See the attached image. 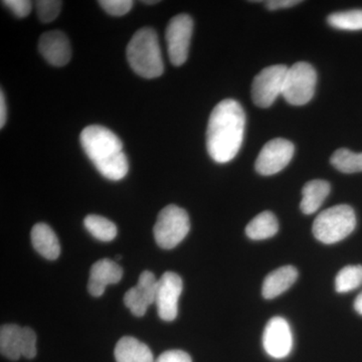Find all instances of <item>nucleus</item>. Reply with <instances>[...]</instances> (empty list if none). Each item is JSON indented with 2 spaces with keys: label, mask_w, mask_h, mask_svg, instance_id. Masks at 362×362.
<instances>
[{
  "label": "nucleus",
  "mask_w": 362,
  "mask_h": 362,
  "mask_svg": "<svg viewBox=\"0 0 362 362\" xmlns=\"http://www.w3.org/2000/svg\"><path fill=\"white\" fill-rule=\"evenodd\" d=\"M182 289V280L173 272H166L158 279L156 305L162 320L173 321L177 317L178 300Z\"/></svg>",
  "instance_id": "nucleus-11"
},
{
  "label": "nucleus",
  "mask_w": 362,
  "mask_h": 362,
  "mask_svg": "<svg viewBox=\"0 0 362 362\" xmlns=\"http://www.w3.org/2000/svg\"><path fill=\"white\" fill-rule=\"evenodd\" d=\"M328 23L340 30H362V9L339 11L330 14Z\"/></svg>",
  "instance_id": "nucleus-24"
},
{
  "label": "nucleus",
  "mask_w": 362,
  "mask_h": 362,
  "mask_svg": "<svg viewBox=\"0 0 362 362\" xmlns=\"http://www.w3.org/2000/svg\"><path fill=\"white\" fill-rule=\"evenodd\" d=\"M294 152V145L289 140L283 138L270 140L259 152L255 168L259 175H276L290 163Z\"/></svg>",
  "instance_id": "nucleus-10"
},
{
  "label": "nucleus",
  "mask_w": 362,
  "mask_h": 362,
  "mask_svg": "<svg viewBox=\"0 0 362 362\" xmlns=\"http://www.w3.org/2000/svg\"><path fill=\"white\" fill-rule=\"evenodd\" d=\"M299 4H301V1H297V0H270L265 2V6L270 11H277V9L295 6Z\"/></svg>",
  "instance_id": "nucleus-29"
},
{
  "label": "nucleus",
  "mask_w": 362,
  "mask_h": 362,
  "mask_svg": "<svg viewBox=\"0 0 362 362\" xmlns=\"http://www.w3.org/2000/svg\"><path fill=\"white\" fill-rule=\"evenodd\" d=\"M0 351L11 361L21 356L32 359L37 356V335L30 327L6 324L0 329Z\"/></svg>",
  "instance_id": "nucleus-7"
},
{
  "label": "nucleus",
  "mask_w": 362,
  "mask_h": 362,
  "mask_svg": "<svg viewBox=\"0 0 362 362\" xmlns=\"http://www.w3.org/2000/svg\"><path fill=\"white\" fill-rule=\"evenodd\" d=\"M7 108L4 90L0 92V128H4L6 123Z\"/></svg>",
  "instance_id": "nucleus-30"
},
{
  "label": "nucleus",
  "mask_w": 362,
  "mask_h": 362,
  "mask_svg": "<svg viewBox=\"0 0 362 362\" xmlns=\"http://www.w3.org/2000/svg\"><path fill=\"white\" fill-rule=\"evenodd\" d=\"M154 362H192V357L182 350H168L163 352Z\"/></svg>",
  "instance_id": "nucleus-28"
},
{
  "label": "nucleus",
  "mask_w": 362,
  "mask_h": 362,
  "mask_svg": "<svg viewBox=\"0 0 362 362\" xmlns=\"http://www.w3.org/2000/svg\"><path fill=\"white\" fill-rule=\"evenodd\" d=\"M4 4L18 18H26L30 13L33 8L32 1L28 0H6L2 1Z\"/></svg>",
  "instance_id": "nucleus-27"
},
{
  "label": "nucleus",
  "mask_w": 362,
  "mask_h": 362,
  "mask_svg": "<svg viewBox=\"0 0 362 362\" xmlns=\"http://www.w3.org/2000/svg\"><path fill=\"white\" fill-rule=\"evenodd\" d=\"M159 1H156V0H154V1H142V4H158Z\"/></svg>",
  "instance_id": "nucleus-32"
},
{
  "label": "nucleus",
  "mask_w": 362,
  "mask_h": 362,
  "mask_svg": "<svg viewBox=\"0 0 362 362\" xmlns=\"http://www.w3.org/2000/svg\"><path fill=\"white\" fill-rule=\"evenodd\" d=\"M128 63L140 77L156 78L164 71L158 35L152 28H143L135 33L126 49Z\"/></svg>",
  "instance_id": "nucleus-3"
},
{
  "label": "nucleus",
  "mask_w": 362,
  "mask_h": 362,
  "mask_svg": "<svg viewBox=\"0 0 362 362\" xmlns=\"http://www.w3.org/2000/svg\"><path fill=\"white\" fill-rule=\"evenodd\" d=\"M33 246L44 258L54 261L61 254V246L56 233L47 223H40L33 226L32 233Z\"/></svg>",
  "instance_id": "nucleus-17"
},
{
  "label": "nucleus",
  "mask_w": 362,
  "mask_h": 362,
  "mask_svg": "<svg viewBox=\"0 0 362 362\" xmlns=\"http://www.w3.org/2000/svg\"><path fill=\"white\" fill-rule=\"evenodd\" d=\"M246 114L235 100L226 99L214 107L206 130V148L218 163H228L239 153L244 141Z\"/></svg>",
  "instance_id": "nucleus-1"
},
{
  "label": "nucleus",
  "mask_w": 362,
  "mask_h": 362,
  "mask_svg": "<svg viewBox=\"0 0 362 362\" xmlns=\"http://www.w3.org/2000/svg\"><path fill=\"white\" fill-rule=\"evenodd\" d=\"M288 69L285 65L267 66L255 77L252 99L257 106L268 108L282 95Z\"/></svg>",
  "instance_id": "nucleus-8"
},
{
  "label": "nucleus",
  "mask_w": 362,
  "mask_h": 362,
  "mask_svg": "<svg viewBox=\"0 0 362 362\" xmlns=\"http://www.w3.org/2000/svg\"><path fill=\"white\" fill-rule=\"evenodd\" d=\"M99 4L110 16H123L129 13L134 2L131 0H102Z\"/></svg>",
  "instance_id": "nucleus-26"
},
{
  "label": "nucleus",
  "mask_w": 362,
  "mask_h": 362,
  "mask_svg": "<svg viewBox=\"0 0 362 362\" xmlns=\"http://www.w3.org/2000/svg\"><path fill=\"white\" fill-rule=\"evenodd\" d=\"M39 51L52 66H64L71 61L70 40L61 30L42 33L39 40Z\"/></svg>",
  "instance_id": "nucleus-14"
},
{
  "label": "nucleus",
  "mask_w": 362,
  "mask_h": 362,
  "mask_svg": "<svg viewBox=\"0 0 362 362\" xmlns=\"http://www.w3.org/2000/svg\"><path fill=\"white\" fill-rule=\"evenodd\" d=\"M189 230V216L187 211L175 204H169L157 216L153 233L159 247L170 250L185 239Z\"/></svg>",
  "instance_id": "nucleus-5"
},
{
  "label": "nucleus",
  "mask_w": 362,
  "mask_h": 362,
  "mask_svg": "<svg viewBox=\"0 0 362 362\" xmlns=\"http://www.w3.org/2000/svg\"><path fill=\"white\" fill-rule=\"evenodd\" d=\"M356 216L347 204L329 207L317 216L314 221L313 235L319 242L332 245L349 237L356 230Z\"/></svg>",
  "instance_id": "nucleus-4"
},
{
  "label": "nucleus",
  "mask_w": 362,
  "mask_h": 362,
  "mask_svg": "<svg viewBox=\"0 0 362 362\" xmlns=\"http://www.w3.org/2000/svg\"><path fill=\"white\" fill-rule=\"evenodd\" d=\"M298 278L295 267L284 266L272 272L267 276L262 288V294L265 299H274L290 289Z\"/></svg>",
  "instance_id": "nucleus-16"
},
{
  "label": "nucleus",
  "mask_w": 362,
  "mask_h": 362,
  "mask_svg": "<svg viewBox=\"0 0 362 362\" xmlns=\"http://www.w3.org/2000/svg\"><path fill=\"white\" fill-rule=\"evenodd\" d=\"M362 285V266H346L335 278V289L338 293H349Z\"/></svg>",
  "instance_id": "nucleus-23"
},
{
  "label": "nucleus",
  "mask_w": 362,
  "mask_h": 362,
  "mask_svg": "<svg viewBox=\"0 0 362 362\" xmlns=\"http://www.w3.org/2000/svg\"><path fill=\"white\" fill-rule=\"evenodd\" d=\"M117 362H154L153 354L145 343L134 337L121 338L115 347Z\"/></svg>",
  "instance_id": "nucleus-18"
},
{
  "label": "nucleus",
  "mask_w": 362,
  "mask_h": 362,
  "mask_svg": "<svg viewBox=\"0 0 362 362\" xmlns=\"http://www.w3.org/2000/svg\"><path fill=\"white\" fill-rule=\"evenodd\" d=\"M263 346L268 356L283 359L291 354L293 334L290 324L283 317H273L267 323L263 334Z\"/></svg>",
  "instance_id": "nucleus-12"
},
{
  "label": "nucleus",
  "mask_w": 362,
  "mask_h": 362,
  "mask_svg": "<svg viewBox=\"0 0 362 362\" xmlns=\"http://www.w3.org/2000/svg\"><path fill=\"white\" fill-rule=\"evenodd\" d=\"M354 309L359 315H362V292L359 293L358 296L356 297V301H354Z\"/></svg>",
  "instance_id": "nucleus-31"
},
{
  "label": "nucleus",
  "mask_w": 362,
  "mask_h": 362,
  "mask_svg": "<svg viewBox=\"0 0 362 362\" xmlns=\"http://www.w3.org/2000/svg\"><path fill=\"white\" fill-rule=\"evenodd\" d=\"M279 230V223L275 214L271 211H263L250 221L246 228V235L251 240L270 239Z\"/></svg>",
  "instance_id": "nucleus-20"
},
{
  "label": "nucleus",
  "mask_w": 362,
  "mask_h": 362,
  "mask_svg": "<svg viewBox=\"0 0 362 362\" xmlns=\"http://www.w3.org/2000/svg\"><path fill=\"white\" fill-rule=\"evenodd\" d=\"M194 32V21L188 14H178L169 21L165 37L169 59L176 66L187 62L190 40Z\"/></svg>",
  "instance_id": "nucleus-9"
},
{
  "label": "nucleus",
  "mask_w": 362,
  "mask_h": 362,
  "mask_svg": "<svg viewBox=\"0 0 362 362\" xmlns=\"http://www.w3.org/2000/svg\"><path fill=\"white\" fill-rule=\"evenodd\" d=\"M63 2L57 0H40L37 1V16L42 23H49L56 20L61 13Z\"/></svg>",
  "instance_id": "nucleus-25"
},
{
  "label": "nucleus",
  "mask_w": 362,
  "mask_h": 362,
  "mask_svg": "<svg viewBox=\"0 0 362 362\" xmlns=\"http://www.w3.org/2000/svg\"><path fill=\"white\" fill-rule=\"evenodd\" d=\"M157 283L158 279L152 272L144 271L140 275L137 285L126 292L124 303L133 315L144 316L150 305L156 303Z\"/></svg>",
  "instance_id": "nucleus-13"
},
{
  "label": "nucleus",
  "mask_w": 362,
  "mask_h": 362,
  "mask_svg": "<svg viewBox=\"0 0 362 362\" xmlns=\"http://www.w3.org/2000/svg\"><path fill=\"white\" fill-rule=\"evenodd\" d=\"M81 144L97 170L107 180H123L129 170L120 138L108 128L90 125L82 131Z\"/></svg>",
  "instance_id": "nucleus-2"
},
{
  "label": "nucleus",
  "mask_w": 362,
  "mask_h": 362,
  "mask_svg": "<svg viewBox=\"0 0 362 362\" xmlns=\"http://www.w3.org/2000/svg\"><path fill=\"white\" fill-rule=\"evenodd\" d=\"M85 228L88 232L96 238L97 240L102 242H111L115 239L117 233V226L113 221H109L108 218H103L97 214H90L84 221Z\"/></svg>",
  "instance_id": "nucleus-21"
},
{
  "label": "nucleus",
  "mask_w": 362,
  "mask_h": 362,
  "mask_svg": "<svg viewBox=\"0 0 362 362\" xmlns=\"http://www.w3.org/2000/svg\"><path fill=\"white\" fill-rule=\"evenodd\" d=\"M331 164L343 173H356L362 171V153H356L347 148H340L332 154Z\"/></svg>",
  "instance_id": "nucleus-22"
},
{
  "label": "nucleus",
  "mask_w": 362,
  "mask_h": 362,
  "mask_svg": "<svg viewBox=\"0 0 362 362\" xmlns=\"http://www.w3.org/2000/svg\"><path fill=\"white\" fill-rule=\"evenodd\" d=\"M122 277L123 269L115 261L100 259L90 268L88 290L92 296H102L107 286L117 284Z\"/></svg>",
  "instance_id": "nucleus-15"
},
{
  "label": "nucleus",
  "mask_w": 362,
  "mask_h": 362,
  "mask_svg": "<svg viewBox=\"0 0 362 362\" xmlns=\"http://www.w3.org/2000/svg\"><path fill=\"white\" fill-rule=\"evenodd\" d=\"M316 83L315 69L310 64L298 62L288 69L282 96L289 104L303 106L313 98Z\"/></svg>",
  "instance_id": "nucleus-6"
},
{
  "label": "nucleus",
  "mask_w": 362,
  "mask_h": 362,
  "mask_svg": "<svg viewBox=\"0 0 362 362\" xmlns=\"http://www.w3.org/2000/svg\"><path fill=\"white\" fill-rule=\"evenodd\" d=\"M330 192V185L328 181L315 180L308 181L302 189V201L300 209L305 214L316 213L327 199Z\"/></svg>",
  "instance_id": "nucleus-19"
}]
</instances>
